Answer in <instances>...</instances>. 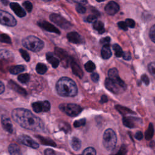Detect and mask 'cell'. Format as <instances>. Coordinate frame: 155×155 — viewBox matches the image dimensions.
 Segmentation results:
<instances>
[{"label": "cell", "instance_id": "cell-1", "mask_svg": "<svg viewBox=\"0 0 155 155\" xmlns=\"http://www.w3.org/2000/svg\"><path fill=\"white\" fill-rule=\"evenodd\" d=\"M12 116L13 119L24 128L41 132L45 130V126L42 120L27 109L15 108L12 112Z\"/></svg>", "mask_w": 155, "mask_h": 155}, {"label": "cell", "instance_id": "cell-2", "mask_svg": "<svg viewBox=\"0 0 155 155\" xmlns=\"http://www.w3.org/2000/svg\"><path fill=\"white\" fill-rule=\"evenodd\" d=\"M56 89L58 94L64 97H73L78 94L76 83L68 77L60 78L56 83Z\"/></svg>", "mask_w": 155, "mask_h": 155}, {"label": "cell", "instance_id": "cell-3", "mask_svg": "<svg viewBox=\"0 0 155 155\" xmlns=\"http://www.w3.org/2000/svg\"><path fill=\"white\" fill-rule=\"evenodd\" d=\"M105 86L107 90L114 94L122 93L127 88L126 84L120 77L114 79L106 78L105 80Z\"/></svg>", "mask_w": 155, "mask_h": 155}, {"label": "cell", "instance_id": "cell-4", "mask_svg": "<svg viewBox=\"0 0 155 155\" xmlns=\"http://www.w3.org/2000/svg\"><path fill=\"white\" fill-rule=\"evenodd\" d=\"M22 45L28 50L38 52L42 49L44 45V42L35 36H28L22 41Z\"/></svg>", "mask_w": 155, "mask_h": 155}, {"label": "cell", "instance_id": "cell-5", "mask_svg": "<svg viewBox=\"0 0 155 155\" xmlns=\"http://www.w3.org/2000/svg\"><path fill=\"white\" fill-rule=\"evenodd\" d=\"M117 142V136L115 132L111 128L107 129L103 135L102 143L107 150H112L114 148Z\"/></svg>", "mask_w": 155, "mask_h": 155}, {"label": "cell", "instance_id": "cell-6", "mask_svg": "<svg viewBox=\"0 0 155 155\" xmlns=\"http://www.w3.org/2000/svg\"><path fill=\"white\" fill-rule=\"evenodd\" d=\"M59 108L62 112L71 117L79 115L82 111V108L75 104H61Z\"/></svg>", "mask_w": 155, "mask_h": 155}, {"label": "cell", "instance_id": "cell-7", "mask_svg": "<svg viewBox=\"0 0 155 155\" xmlns=\"http://www.w3.org/2000/svg\"><path fill=\"white\" fill-rule=\"evenodd\" d=\"M16 20L10 13L0 9V24L8 27H14L16 25Z\"/></svg>", "mask_w": 155, "mask_h": 155}, {"label": "cell", "instance_id": "cell-8", "mask_svg": "<svg viewBox=\"0 0 155 155\" xmlns=\"http://www.w3.org/2000/svg\"><path fill=\"white\" fill-rule=\"evenodd\" d=\"M50 19L54 24L58 25L62 28L69 29L72 27L71 24L66 20L64 18L58 14L52 13L50 15Z\"/></svg>", "mask_w": 155, "mask_h": 155}, {"label": "cell", "instance_id": "cell-9", "mask_svg": "<svg viewBox=\"0 0 155 155\" xmlns=\"http://www.w3.org/2000/svg\"><path fill=\"white\" fill-rule=\"evenodd\" d=\"M18 141L25 146L29 147L34 149H37L38 148H39V143H37L36 141H35L30 136L24 135V134L20 135L19 136H18Z\"/></svg>", "mask_w": 155, "mask_h": 155}, {"label": "cell", "instance_id": "cell-10", "mask_svg": "<svg viewBox=\"0 0 155 155\" xmlns=\"http://www.w3.org/2000/svg\"><path fill=\"white\" fill-rule=\"evenodd\" d=\"M32 108L36 113L47 112L50 108V104L48 101H39L32 104Z\"/></svg>", "mask_w": 155, "mask_h": 155}, {"label": "cell", "instance_id": "cell-11", "mask_svg": "<svg viewBox=\"0 0 155 155\" xmlns=\"http://www.w3.org/2000/svg\"><path fill=\"white\" fill-rule=\"evenodd\" d=\"M54 52L61 59V61L64 64H66L65 67L68 65V64L71 63L73 61L71 58H70L68 54V53L62 48H56L54 50Z\"/></svg>", "mask_w": 155, "mask_h": 155}, {"label": "cell", "instance_id": "cell-12", "mask_svg": "<svg viewBox=\"0 0 155 155\" xmlns=\"http://www.w3.org/2000/svg\"><path fill=\"white\" fill-rule=\"evenodd\" d=\"M38 25L41 28H43L44 30H45L47 31L51 32V33H55L56 34L60 33V31L56 27H54L53 25L51 24L48 22H47L45 21H41L38 22Z\"/></svg>", "mask_w": 155, "mask_h": 155}, {"label": "cell", "instance_id": "cell-13", "mask_svg": "<svg viewBox=\"0 0 155 155\" xmlns=\"http://www.w3.org/2000/svg\"><path fill=\"white\" fill-rule=\"evenodd\" d=\"M119 10V5L114 1H110L105 7V11L109 15H114Z\"/></svg>", "mask_w": 155, "mask_h": 155}, {"label": "cell", "instance_id": "cell-14", "mask_svg": "<svg viewBox=\"0 0 155 155\" xmlns=\"http://www.w3.org/2000/svg\"><path fill=\"white\" fill-rule=\"evenodd\" d=\"M67 38L68 40L74 44H82L84 42V39L77 32L72 31L67 34Z\"/></svg>", "mask_w": 155, "mask_h": 155}, {"label": "cell", "instance_id": "cell-15", "mask_svg": "<svg viewBox=\"0 0 155 155\" xmlns=\"http://www.w3.org/2000/svg\"><path fill=\"white\" fill-rule=\"evenodd\" d=\"M10 7L18 17L22 18L26 15L25 10L21 7L19 4L16 2H11L10 4Z\"/></svg>", "mask_w": 155, "mask_h": 155}, {"label": "cell", "instance_id": "cell-16", "mask_svg": "<svg viewBox=\"0 0 155 155\" xmlns=\"http://www.w3.org/2000/svg\"><path fill=\"white\" fill-rule=\"evenodd\" d=\"M1 124L3 128L7 132L12 133L13 129V125L11 122L10 119L6 116H2L1 117Z\"/></svg>", "mask_w": 155, "mask_h": 155}, {"label": "cell", "instance_id": "cell-17", "mask_svg": "<svg viewBox=\"0 0 155 155\" xmlns=\"http://www.w3.org/2000/svg\"><path fill=\"white\" fill-rule=\"evenodd\" d=\"M70 64H71V70H72L73 74L74 75H76V76L79 77V78H82L83 77L84 73H83V71L82 70L81 67L73 60L71 62Z\"/></svg>", "mask_w": 155, "mask_h": 155}, {"label": "cell", "instance_id": "cell-18", "mask_svg": "<svg viewBox=\"0 0 155 155\" xmlns=\"http://www.w3.org/2000/svg\"><path fill=\"white\" fill-rule=\"evenodd\" d=\"M123 124L128 128H132L136 127L135 122H136V118L130 117V116H125L122 119Z\"/></svg>", "mask_w": 155, "mask_h": 155}, {"label": "cell", "instance_id": "cell-19", "mask_svg": "<svg viewBox=\"0 0 155 155\" xmlns=\"http://www.w3.org/2000/svg\"><path fill=\"white\" fill-rule=\"evenodd\" d=\"M46 58L47 61L51 64V66L53 68H57V67L59 65V61L58 58H56L53 53H51V52H48L46 54Z\"/></svg>", "mask_w": 155, "mask_h": 155}, {"label": "cell", "instance_id": "cell-20", "mask_svg": "<svg viewBox=\"0 0 155 155\" xmlns=\"http://www.w3.org/2000/svg\"><path fill=\"white\" fill-rule=\"evenodd\" d=\"M8 151L11 155H21V151L19 147L14 143H10L8 145Z\"/></svg>", "mask_w": 155, "mask_h": 155}, {"label": "cell", "instance_id": "cell-21", "mask_svg": "<svg viewBox=\"0 0 155 155\" xmlns=\"http://www.w3.org/2000/svg\"><path fill=\"white\" fill-rule=\"evenodd\" d=\"M9 85L10 87L15 91H16L17 93L23 95V96H26L27 95V92L26 91L22 88V87H21L19 85H18V84H16L15 82L12 81H9Z\"/></svg>", "mask_w": 155, "mask_h": 155}, {"label": "cell", "instance_id": "cell-22", "mask_svg": "<svg viewBox=\"0 0 155 155\" xmlns=\"http://www.w3.org/2000/svg\"><path fill=\"white\" fill-rule=\"evenodd\" d=\"M112 55L109 45H104L101 49V56L104 59H109Z\"/></svg>", "mask_w": 155, "mask_h": 155}, {"label": "cell", "instance_id": "cell-23", "mask_svg": "<svg viewBox=\"0 0 155 155\" xmlns=\"http://www.w3.org/2000/svg\"><path fill=\"white\" fill-rule=\"evenodd\" d=\"M36 137H38V139L41 142V143L43 145H49V146H51V147H56V146L55 142L53 140H52L51 139H49V138L44 137L41 136H36Z\"/></svg>", "mask_w": 155, "mask_h": 155}, {"label": "cell", "instance_id": "cell-24", "mask_svg": "<svg viewBox=\"0 0 155 155\" xmlns=\"http://www.w3.org/2000/svg\"><path fill=\"white\" fill-rule=\"evenodd\" d=\"M25 70V66L22 65H14L11 67L9 68V71L10 73L13 74H17L19 73H21L24 71Z\"/></svg>", "mask_w": 155, "mask_h": 155}, {"label": "cell", "instance_id": "cell-25", "mask_svg": "<svg viewBox=\"0 0 155 155\" xmlns=\"http://www.w3.org/2000/svg\"><path fill=\"white\" fill-rule=\"evenodd\" d=\"M71 145L74 151H78L81 147V141L79 138L73 137L71 140Z\"/></svg>", "mask_w": 155, "mask_h": 155}, {"label": "cell", "instance_id": "cell-26", "mask_svg": "<svg viewBox=\"0 0 155 155\" xmlns=\"http://www.w3.org/2000/svg\"><path fill=\"white\" fill-rule=\"evenodd\" d=\"M93 27L94 29L97 30L99 34H102L105 31L104 29V25L103 22L100 21H96L93 24Z\"/></svg>", "mask_w": 155, "mask_h": 155}, {"label": "cell", "instance_id": "cell-27", "mask_svg": "<svg viewBox=\"0 0 155 155\" xmlns=\"http://www.w3.org/2000/svg\"><path fill=\"white\" fill-rule=\"evenodd\" d=\"M154 134V128H153V125L151 123H150L149 124L148 128L147 129V130L145 131V139L147 140H150Z\"/></svg>", "mask_w": 155, "mask_h": 155}, {"label": "cell", "instance_id": "cell-28", "mask_svg": "<svg viewBox=\"0 0 155 155\" xmlns=\"http://www.w3.org/2000/svg\"><path fill=\"white\" fill-rule=\"evenodd\" d=\"M115 107H116V109H117L118 111L122 115H125L127 114H135V113H134L133 111L130 110V109L126 107H124L120 105H116Z\"/></svg>", "mask_w": 155, "mask_h": 155}, {"label": "cell", "instance_id": "cell-29", "mask_svg": "<svg viewBox=\"0 0 155 155\" xmlns=\"http://www.w3.org/2000/svg\"><path fill=\"white\" fill-rule=\"evenodd\" d=\"M36 70L38 73L43 74L45 73L46 71H47V67L45 64H44L42 63H38L36 65Z\"/></svg>", "mask_w": 155, "mask_h": 155}, {"label": "cell", "instance_id": "cell-30", "mask_svg": "<svg viewBox=\"0 0 155 155\" xmlns=\"http://www.w3.org/2000/svg\"><path fill=\"white\" fill-rule=\"evenodd\" d=\"M113 50L114 51L115 56L116 57L120 58V57L122 56L124 51H122V49L121 48V47L117 44H114L113 45Z\"/></svg>", "mask_w": 155, "mask_h": 155}, {"label": "cell", "instance_id": "cell-31", "mask_svg": "<svg viewBox=\"0 0 155 155\" xmlns=\"http://www.w3.org/2000/svg\"><path fill=\"white\" fill-rule=\"evenodd\" d=\"M108 78H110V79H114V78H119V76L118 70L116 68H112L110 69L108 71Z\"/></svg>", "mask_w": 155, "mask_h": 155}, {"label": "cell", "instance_id": "cell-32", "mask_svg": "<svg viewBox=\"0 0 155 155\" xmlns=\"http://www.w3.org/2000/svg\"><path fill=\"white\" fill-rule=\"evenodd\" d=\"M84 67H85V69L86 70V71L91 73V72H93L95 70L96 65L93 62L89 61L85 63V64L84 65Z\"/></svg>", "mask_w": 155, "mask_h": 155}, {"label": "cell", "instance_id": "cell-33", "mask_svg": "<svg viewBox=\"0 0 155 155\" xmlns=\"http://www.w3.org/2000/svg\"><path fill=\"white\" fill-rule=\"evenodd\" d=\"M59 127L61 130L64 131L66 133H69L71 130V128H70V125L68 124H67V122H60L59 124Z\"/></svg>", "mask_w": 155, "mask_h": 155}, {"label": "cell", "instance_id": "cell-34", "mask_svg": "<svg viewBox=\"0 0 155 155\" xmlns=\"http://www.w3.org/2000/svg\"><path fill=\"white\" fill-rule=\"evenodd\" d=\"M18 81L23 84L27 83L29 79H30V76L27 73H24V74H21L18 76Z\"/></svg>", "mask_w": 155, "mask_h": 155}, {"label": "cell", "instance_id": "cell-35", "mask_svg": "<svg viewBox=\"0 0 155 155\" xmlns=\"http://www.w3.org/2000/svg\"><path fill=\"white\" fill-rule=\"evenodd\" d=\"M82 155H96V151L93 147H87L83 151Z\"/></svg>", "mask_w": 155, "mask_h": 155}, {"label": "cell", "instance_id": "cell-36", "mask_svg": "<svg viewBox=\"0 0 155 155\" xmlns=\"http://www.w3.org/2000/svg\"><path fill=\"white\" fill-rule=\"evenodd\" d=\"M12 56V53L6 49H1L0 50V58L7 59Z\"/></svg>", "mask_w": 155, "mask_h": 155}, {"label": "cell", "instance_id": "cell-37", "mask_svg": "<svg viewBox=\"0 0 155 155\" xmlns=\"http://www.w3.org/2000/svg\"><path fill=\"white\" fill-rule=\"evenodd\" d=\"M0 42H5L7 44H11L10 38L6 34H1L0 35Z\"/></svg>", "mask_w": 155, "mask_h": 155}, {"label": "cell", "instance_id": "cell-38", "mask_svg": "<svg viewBox=\"0 0 155 155\" xmlns=\"http://www.w3.org/2000/svg\"><path fill=\"white\" fill-rule=\"evenodd\" d=\"M85 124H86V120H85V119L84 118V119L75 120L73 123V125L74 127L78 128V127H80L85 125Z\"/></svg>", "mask_w": 155, "mask_h": 155}, {"label": "cell", "instance_id": "cell-39", "mask_svg": "<svg viewBox=\"0 0 155 155\" xmlns=\"http://www.w3.org/2000/svg\"><path fill=\"white\" fill-rule=\"evenodd\" d=\"M19 52H20V53H21V55L22 56V57L24 58V59L25 61L28 62V61H30V56H29L28 53L25 50L21 48V49L19 50Z\"/></svg>", "mask_w": 155, "mask_h": 155}, {"label": "cell", "instance_id": "cell-40", "mask_svg": "<svg viewBox=\"0 0 155 155\" xmlns=\"http://www.w3.org/2000/svg\"><path fill=\"white\" fill-rule=\"evenodd\" d=\"M22 5H23V7H24V8L28 12H30L32 10L33 5H32V4L30 1H25V2H23Z\"/></svg>", "mask_w": 155, "mask_h": 155}, {"label": "cell", "instance_id": "cell-41", "mask_svg": "<svg viewBox=\"0 0 155 155\" xmlns=\"http://www.w3.org/2000/svg\"><path fill=\"white\" fill-rule=\"evenodd\" d=\"M150 38L153 42H155V25H153L150 28Z\"/></svg>", "mask_w": 155, "mask_h": 155}, {"label": "cell", "instance_id": "cell-42", "mask_svg": "<svg viewBox=\"0 0 155 155\" xmlns=\"http://www.w3.org/2000/svg\"><path fill=\"white\" fill-rule=\"evenodd\" d=\"M154 68H155V63L154 62H152L149 64L148 66V69L150 73L151 74V75L154 77L155 76V72H154Z\"/></svg>", "mask_w": 155, "mask_h": 155}, {"label": "cell", "instance_id": "cell-43", "mask_svg": "<svg viewBox=\"0 0 155 155\" xmlns=\"http://www.w3.org/2000/svg\"><path fill=\"white\" fill-rule=\"evenodd\" d=\"M76 10L79 13H84L86 12V8L84 6V5L79 4L76 5Z\"/></svg>", "mask_w": 155, "mask_h": 155}, {"label": "cell", "instance_id": "cell-44", "mask_svg": "<svg viewBox=\"0 0 155 155\" xmlns=\"http://www.w3.org/2000/svg\"><path fill=\"white\" fill-rule=\"evenodd\" d=\"M125 22L126 23L127 27H129L130 28H134L135 26V22L132 19H126Z\"/></svg>", "mask_w": 155, "mask_h": 155}, {"label": "cell", "instance_id": "cell-45", "mask_svg": "<svg viewBox=\"0 0 155 155\" xmlns=\"http://www.w3.org/2000/svg\"><path fill=\"white\" fill-rule=\"evenodd\" d=\"M97 19V16L96 15H88L86 18H85V21L87 22H92L94 21H96V19Z\"/></svg>", "mask_w": 155, "mask_h": 155}, {"label": "cell", "instance_id": "cell-46", "mask_svg": "<svg viewBox=\"0 0 155 155\" xmlns=\"http://www.w3.org/2000/svg\"><path fill=\"white\" fill-rule=\"evenodd\" d=\"M110 42V38L107 36V37H104L100 39V43L104 44V45H109V43Z\"/></svg>", "mask_w": 155, "mask_h": 155}, {"label": "cell", "instance_id": "cell-47", "mask_svg": "<svg viewBox=\"0 0 155 155\" xmlns=\"http://www.w3.org/2000/svg\"><path fill=\"white\" fill-rule=\"evenodd\" d=\"M117 25H118V27L120 28H121V29H122V30H124L125 31H127L128 30V27H127L126 23L124 21H120V22H119L117 23Z\"/></svg>", "mask_w": 155, "mask_h": 155}, {"label": "cell", "instance_id": "cell-48", "mask_svg": "<svg viewBox=\"0 0 155 155\" xmlns=\"http://www.w3.org/2000/svg\"><path fill=\"white\" fill-rule=\"evenodd\" d=\"M122 57L125 60H127V61H129L131 59V53L129 51L123 52Z\"/></svg>", "mask_w": 155, "mask_h": 155}, {"label": "cell", "instance_id": "cell-49", "mask_svg": "<svg viewBox=\"0 0 155 155\" xmlns=\"http://www.w3.org/2000/svg\"><path fill=\"white\" fill-rule=\"evenodd\" d=\"M44 155H56L55 151L51 148H47L44 151Z\"/></svg>", "mask_w": 155, "mask_h": 155}, {"label": "cell", "instance_id": "cell-50", "mask_svg": "<svg viewBox=\"0 0 155 155\" xmlns=\"http://www.w3.org/2000/svg\"><path fill=\"white\" fill-rule=\"evenodd\" d=\"M91 80L94 82H97L99 81V76L97 73H93L91 74Z\"/></svg>", "mask_w": 155, "mask_h": 155}, {"label": "cell", "instance_id": "cell-51", "mask_svg": "<svg viewBox=\"0 0 155 155\" xmlns=\"http://www.w3.org/2000/svg\"><path fill=\"white\" fill-rule=\"evenodd\" d=\"M141 80L145 85H148L150 83V80L146 74H143L141 76Z\"/></svg>", "mask_w": 155, "mask_h": 155}, {"label": "cell", "instance_id": "cell-52", "mask_svg": "<svg viewBox=\"0 0 155 155\" xmlns=\"http://www.w3.org/2000/svg\"><path fill=\"white\" fill-rule=\"evenodd\" d=\"M125 153H126V148L123 145L122 147H120V149L117 152V153L114 155H125Z\"/></svg>", "mask_w": 155, "mask_h": 155}, {"label": "cell", "instance_id": "cell-53", "mask_svg": "<svg viewBox=\"0 0 155 155\" xmlns=\"http://www.w3.org/2000/svg\"><path fill=\"white\" fill-rule=\"evenodd\" d=\"M134 137L135 138L137 139V140H140L142 137H143V134H142V133L140 131H138L136 133L135 135H134Z\"/></svg>", "mask_w": 155, "mask_h": 155}, {"label": "cell", "instance_id": "cell-54", "mask_svg": "<svg viewBox=\"0 0 155 155\" xmlns=\"http://www.w3.org/2000/svg\"><path fill=\"white\" fill-rule=\"evenodd\" d=\"M108 101V98L105 95H103L101 96V100H100V103L101 104H104V103H105Z\"/></svg>", "mask_w": 155, "mask_h": 155}, {"label": "cell", "instance_id": "cell-55", "mask_svg": "<svg viewBox=\"0 0 155 155\" xmlns=\"http://www.w3.org/2000/svg\"><path fill=\"white\" fill-rule=\"evenodd\" d=\"M5 90V87L4 84L0 81V94H2Z\"/></svg>", "mask_w": 155, "mask_h": 155}, {"label": "cell", "instance_id": "cell-56", "mask_svg": "<svg viewBox=\"0 0 155 155\" xmlns=\"http://www.w3.org/2000/svg\"><path fill=\"white\" fill-rule=\"evenodd\" d=\"M73 2H74L77 4H82V5H84V4L87 3V1H74Z\"/></svg>", "mask_w": 155, "mask_h": 155}, {"label": "cell", "instance_id": "cell-57", "mask_svg": "<svg viewBox=\"0 0 155 155\" xmlns=\"http://www.w3.org/2000/svg\"><path fill=\"white\" fill-rule=\"evenodd\" d=\"M2 3H4L5 5H7V4H8V1H2Z\"/></svg>", "mask_w": 155, "mask_h": 155}]
</instances>
